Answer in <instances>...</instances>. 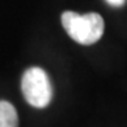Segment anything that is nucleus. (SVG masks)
Here are the masks:
<instances>
[{
    "label": "nucleus",
    "mask_w": 127,
    "mask_h": 127,
    "mask_svg": "<svg viewBox=\"0 0 127 127\" xmlns=\"http://www.w3.org/2000/svg\"><path fill=\"white\" fill-rule=\"evenodd\" d=\"M21 90L25 100L34 108H45L52 100L51 80L40 67H30L24 73Z\"/></svg>",
    "instance_id": "obj_2"
},
{
    "label": "nucleus",
    "mask_w": 127,
    "mask_h": 127,
    "mask_svg": "<svg viewBox=\"0 0 127 127\" xmlns=\"http://www.w3.org/2000/svg\"><path fill=\"white\" fill-rule=\"evenodd\" d=\"M106 3H108L109 5H112V7L119 8V7H122V5L126 3V0H106Z\"/></svg>",
    "instance_id": "obj_4"
},
{
    "label": "nucleus",
    "mask_w": 127,
    "mask_h": 127,
    "mask_svg": "<svg viewBox=\"0 0 127 127\" xmlns=\"http://www.w3.org/2000/svg\"><path fill=\"white\" fill-rule=\"evenodd\" d=\"M0 127H18V114L8 101H0Z\"/></svg>",
    "instance_id": "obj_3"
},
{
    "label": "nucleus",
    "mask_w": 127,
    "mask_h": 127,
    "mask_svg": "<svg viewBox=\"0 0 127 127\" xmlns=\"http://www.w3.org/2000/svg\"><path fill=\"white\" fill-rule=\"evenodd\" d=\"M61 22L67 35L77 43L91 45L99 42L104 34V20L99 13L78 14L66 10L61 16Z\"/></svg>",
    "instance_id": "obj_1"
}]
</instances>
